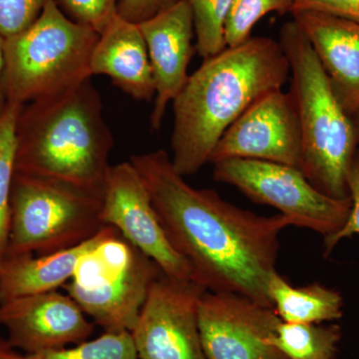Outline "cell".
<instances>
[{"label":"cell","mask_w":359,"mask_h":359,"mask_svg":"<svg viewBox=\"0 0 359 359\" xmlns=\"http://www.w3.org/2000/svg\"><path fill=\"white\" fill-rule=\"evenodd\" d=\"M349 198L351 200V209L346 224L334 235L323 238L325 240V256H327L335 245L344 238L359 235V150L351 165L348 175Z\"/></svg>","instance_id":"26"},{"label":"cell","mask_w":359,"mask_h":359,"mask_svg":"<svg viewBox=\"0 0 359 359\" xmlns=\"http://www.w3.org/2000/svg\"><path fill=\"white\" fill-rule=\"evenodd\" d=\"M99 33L71 20L50 0L25 30L4 39V88L8 103L58 95L92 77V52Z\"/></svg>","instance_id":"5"},{"label":"cell","mask_w":359,"mask_h":359,"mask_svg":"<svg viewBox=\"0 0 359 359\" xmlns=\"http://www.w3.org/2000/svg\"><path fill=\"white\" fill-rule=\"evenodd\" d=\"M290 68V94L302 137V173L320 192L349 199L348 175L358 151L353 117L335 96L306 35L287 21L278 39Z\"/></svg>","instance_id":"4"},{"label":"cell","mask_w":359,"mask_h":359,"mask_svg":"<svg viewBox=\"0 0 359 359\" xmlns=\"http://www.w3.org/2000/svg\"><path fill=\"white\" fill-rule=\"evenodd\" d=\"M290 78L280 42L250 37L205 59L174 99L172 164L183 177L209 163L224 131L264 94Z\"/></svg>","instance_id":"2"},{"label":"cell","mask_w":359,"mask_h":359,"mask_svg":"<svg viewBox=\"0 0 359 359\" xmlns=\"http://www.w3.org/2000/svg\"><path fill=\"white\" fill-rule=\"evenodd\" d=\"M359 359V358H358Z\"/></svg>","instance_id":"32"},{"label":"cell","mask_w":359,"mask_h":359,"mask_svg":"<svg viewBox=\"0 0 359 359\" xmlns=\"http://www.w3.org/2000/svg\"><path fill=\"white\" fill-rule=\"evenodd\" d=\"M50 0H0V35L18 34L39 18Z\"/></svg>","instance_id":"24"},{"label":"cell","mask_w":359,"mask_h":359,"mask_svg":"<svg viewBox=\"0 0 359 359\" xmlns=\"http://www.w3.org/2000/svg\"><path fill=\"white\" fill-rule=\"evenodd\" d=\"M101 219L155 262L164 275L193 280L190 264L170 243L147 187L130 161L108 169Z\"/></svg>","instance_id":"10"},{"label":"cell","mask_w":359,"mask_h":359,"mask_svg":"<svg viewBox=\"0 0 359 359\" xmlns=\"http://www.w3.org/2000/svg\"><path fill=\"white\" fill-rule=\"evenodd\" d=\"M193 11L196 51L203 59L226 48L224 23L233 0H186Z\"/></svg>","instance_id":"23"},{"label":"cell","mask_w":359,"mask_h":359,"mask_svg":"<svg viewBox=\"0 0 359 359\" xmlns=\"http://www.w3.org/2000/svg\"><path fill=\"white\" fill-rule=\"evenodd\" d=\"M280 316L275 309L231 292H207L199 328L208 359H287L271 342Z\"/></svg>","instance_id":"11"},{"label":"cell","mask_w":359,"mask_h":359,"mask_svg":"<svg viewBox=\"0 0 359 359\" xmlns=\"http://www.w3.org/2000/svg\"><path fill=\"white\" fill-rule=\"evenodd\" d=\"M294 9L321 11L359 23V0H294Z\"/></svg>","instance_id":"28"},{"label":"cell","mask_w":359,"mask_h":359,"mask_svg":"<svg viewBox=\"0 0 359 359\" xmlns=\"http://www.w3.org/2000/svg\"><path fill=\"white\" fill-rule=\"evenodd\" d=\"M152 67L155 102L151 114L152 130H159L169 103L188 81V66L196 51L193 11L186 0L139 25Z\"/></svg>","instance_id":"14"},{"label":"cell","mask_w":359,"mask_h":359,"mask_svg":"<svg viewBox=\"0 0 359 359\" xmlns=\"http://www.w3.org/2000/svg\"><path fill=\"white\" fill-rule=\"evenodd\" d=\"M20 354L7 339L0 337V359H18Z\"/></svg>","instance_id":"30"},{"label":"cell","mask_w":359,"mask_h":359,"mask_svg":"<svg viewBox=\"0 0 359 359\" xmlns=\"http://www.w3.org/2000/svg\"><path fill=\"white\" fill-rule=\"evenodd\" d=\"M212 178L233 186L257 204L276 208L295 226L323 235H334L346 224L351 200H337L320 192L297 168L250 159L215 163Z\"/></svg>","instance_id":"8"},{"label":"cell","mask_w":359,"mask_h":359,"mask_svg":"<svg viewBox=\"0 0 359 359\" xmlns=\"http://www.w3.org/2000/svg\"><path fill=\"white\" fill-rule=\"evenodd\" d=\"M294 0H233L224 23L226 47L245 43L252 37L254 26L269 13H292Z\"/></svg>","instance_id":"21"},{"label":"cell","mask_w":359,"mask_h":359,"mask_svg":"<svg viewBox=\"0 0 359 359\" xmlns=\"http://www.w3.org/2000/svg\"><path fill=\"white\" fill-rule=\"evenodd\" d=\"M103 229L72 249L43 256L4 257L0 263V304L25 295L53 292L65 285L72 278L80 257L100 240Z\"/></svg>","instance_id":"17"},{"label":"cell","mask_w":359,"mask_h":359,"mask_svg":"<svg viewBox=\"0 0 359 359\" xmlns=\"http://www.w3.org/2000/svg\"><path fill=\"white\" fill-rule=\"evenodd\" d=\"M268 290L273 308L285 323H323L339 320L344 314L341 294L320 283L294 287L276 271Z\"/></svg>","instance_id":"18"},{"label":"cell","mask_w":359,"mask_h":359,"mask_svg":"<svg viewBox=\"0 0 359 359\" xmlns=\"http://www.w3.org/2000/svg\"><path fill=\"white\" fill-rule=\"evenodd\" d=\"M18 359H139L129 332H105L93 340H86L72 347L20 353Z\"/></svg>","instance_id":"22"},{"label":"cell","mask_w":359,"mask_h":359,"mask_svg":"<svg viewBox=\"0 0 359 359\" xmlns=\"http://www.w3.org/2000/svg\"><path fill=\"white\" fill-rule=\"evenodd\" d=\"M102 189L15 173L6 257L53 254L83 244L105 224Z\"/></svg>","instance_id":"6"},{"label":"cell","mask_w":359,"mask_h":359,"mask_svg":"<svg viewBox=\"0 0 359 359\" xmlns=\"http://www.w3.org/2000/svg\"><path fill=\"white\" fill-rule=\"evenodd\" d=\"M207 290L192 280L161 273L132 328L139 359H208L201 340L199 308Z\"/></svg>","instance_id":"9"},{"label":"cell","mask_w":359,"mask_h":359,"mask_svg":"<svg viewBox=\"0 0 359 359\" xmlns=\"http://www.w3.org/2000/svg\"><path fill=\"white\" fill-rule=\"evenodd\" d=\"M174 249L190 264L193 280L209 292H231L273 308L269 283L276 271L280 236L290 217L259 216L214 190L189 185L166 151L132 156Z\"/></svg>","instance_id":"1"},{"label":"cell","mask_w":359,"mask_h":359,"mask_svg":"<svg viewBox=\"0 0 359 359\" xmlns=\"http://www.w3.org/2000/svg\"><path fill=\"white\" fill-rule=\"evenodd\" d=\"M179 1L181 0H119L117 13L123 20L140 25L171 8Z\"/></svg>","instance_id":"27"},{"label":"cell","mask_w":359,"mask_h":359,"mask_svg":"<svg viewBox=\"0 0 359 359\" xmlns=\"http://www.w3.org/2000/svg\"><path fill=\"white\" fill-rule=\"evenodd\" d=\"M313 47L335 96L347 114L359 110V23L309 11L290 13Z\"/></svg>","instance_id":"15"},{"label":"cell","mask_w":359,"mask_h":359,"mask_svg":"<svg viewBox=\"0 0 359 359\" xmlns=\"http://www.w3.org/2000/svg\"><path fill=\"white\" fill-rule=\"evenodd\" d=\"M68 16L100 34L117 14L119 0H57Z\"/></svg>","instance_id":"25"},{"label":"cell","mask_w":359,"mask_h":359,"mask_svg":"<svg viewBox=\"0 0 359 359\" xmlns=\"http://www.w3.org/2000/svg\"><path fill=\"white\" fill-rule=\"evenodd\" d=\"M162 273L159 266L111 226L80 257L65 285L84 313L105 332H131Z\"/></svg>","instance_id":"7"},{"label":"cell","mask_w":359,"mask_h":359,"mask_svg":"<svg viewBox=\"0 0 359 359\" xmlns=\"http://www.w3.org/2000/svg\"><path fill=\"white\" fill-rule=\"evenodd\" d=\"M0 325L7 330L9 344L25 354L76 346L94 332L93 321L76 302L56 290L0 304Z\"/></svg>","instance_id":"13"},{"label":"cell","mask_w":359,"mask_h":359,"mask_svg":"<svg viewBox=\"0 0 359 359\" xmlns=\"http://www.w3.org/2000/svg\"><path fill=\"white\" fill-rule=\"evenodd\" d=\"M90 70L106 75L127 95L150 101L156 89L147 45L139 25L116 14L99 34L92 52Z\"/></svg>","instance_id":"16"},{"label":"cell","mask_w":359,"mask_h":359,"mask_svg":"<svg viewBox=\"0 0 359 359\" xmlns=\"http://www.w3.org/2000/svg\"><path fill=\"white\" fill-rule=\"evenodd\" d=\"M4 65H6V61H4V39L0 35V119L6 113L7 106H8L6 88H4Z\"/></svg>","instance_id":"29"},{"label":"cell","mask_w":359,"mask_h":359,"mask_svg":"<svg viewBox=\"0 0 359 359\" xmlns=\"http://www.w3.org/2000/svg\"><path fill=\"white\" fill-rule=\"evenodd\" d=\"M341 337L337 325L282 320L271 342L287 359H335Z\"/></svg>","instance_id":"19"},{"label":"cell","mask_w":359,"mask_h":359,"mask_svg":"<svg viewBox=\"0 0 359 359\" xmlns=\"http://www.w3.org/2000/svg\"><path fill=\"white\" fill-rule=\"evenodd\" d=\"M354 126H355L356 136H358V144L359 150V110L355 113L353 117Z\"/></svg>","instance_id":"31"},{"label":"cell","mask_w":359,"mask_h":359,"mask_svg":"<svg viewBox=\"0 0 359 359\" xmlns=\"http://www.w3.org/2000/svg\"><path fill=\"white\" fill-rule=\"evenodd\" d=\"M229 159L268 161L299 169L301 130L290 92L264 94L224 131L209 163Z\"/></svg>","instance_id":"12"},{"label":"cell","mask_w":359,"mask_h":359,"mask_svg":"<svg viewBox=\"0 0 359 359\" xmlns=\"http://www.w3.org/2000/svg\"><path fill=\"white\" fill-rule=\"evenodd\" d=\"M114 139L91 80L21 107L15 173L102 189Z\"/></svg>","instance_id":"3"},{"label":"cell","mask_w":359,"mask_h":359,"mask_svg":"<svg viewBox=\"0 0 359 359\" xmlns=\"http://www.w3.org/2000/svg\"><path fill=\"white\" fill-rule=\"evenodd\" d=\"M22 106L8 103L0 119V263L6 257L11 229V197L15 174L16 123Z\"/></svg>","instance_id":"20"}]
</instances>
